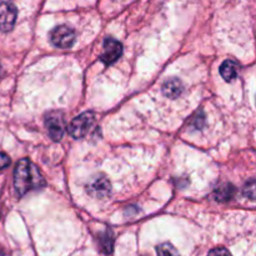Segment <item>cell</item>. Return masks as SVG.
<instances>
[{
  "instance_id": "obj_13",
  "label": "cell",
  "mask_w": 256,
  "mask_h": 256,
  "mask_svg": "<svg viewBox=\"0 0 256 256\" xmlns=\"http://www.w3.org/2000/svg\"><path fill=\"white\" fill-rule=\"evenodd\" d=\"M208 256H232V254L224 248H216V249H212Z\"/></svg>"
},
{
  "instance_id": "obj_11",
  "label": "cell",
  "mask_w": 256,
  "mask_h": 256,
  "mask_svg": "<svg viewBox=\"0 0 256 256\" xmlns=\"http://www.w3.org/2000/svg\"><path fill=\"white\" fill-rule=\"evenodd\" d=\"M158 256H179L178 250L170 242H164L156 246Z\"/></svg>"
},
{
  "instance_id": "obj_3",
  "label": "cell",
  "mask_w": 256,
  "mask_h": 256,
  "mask_svg": "<svg viewBox=\"0 0 256 256\" xmlns=\"http://www.w3.org/2000/svg\"><path fill=\"white\" fill-rule=\"evenodd\" d=\"M48 134L54 142H59L65 132V120L60 112H52L45 116Z\"/></svg>"
},
{
  "instance_id": "obj_5",
  "label": "cell",
  "mask_w": 256,
  "mask_h": 256,
  "mask_svg": "<svg viewBox=\"0 0 256 256\" xmlns=\"http://www.w3.org/2000/svg\"><path fill=\"white\" fill-rule=\"evenodd\" d=\"M16 8L8 2H0V30L10 32L16 22Z\"/></svg>"
},
{
  "instance_id": "obj_10",
  "label": "cell",
  "mask_w": 256,
  "mask_h": 256,
  "mask_svg": "<svg viewBox=\"0 0 256 256\" xmlns=\"http://www.w3.org/2000/svg\"><path fill=\"white\" fill-rule=\"evenodd\" d=\"M235 194V188L232 184H224L222 186L216 188L214 192V196L218 202H226L230 200Z\"/></svg>"
},
{
  "instance_id": "obj_8",
  "label": "cell",
  "mask_w": 256,
  "mask_h": 256,
  "mask_svg": "<svg viewBox=\"0 0 256 256\" xmlns=\"http://www.w3.org/2000/svg\"><path fill=\"white\" fill-rule=\"evenodd\" d=\"M182 92V84L179 79H176V78L169 79L168 82H165L164 85H162V94H164L165 96L170 98V99H175V98L180 96Z\"/></svg>"
},
{
  "instance_id": "obj_7",
  "label": "cell",
  "mask_w": 256,
  "mask_h": 256,
  "mask_svg": "<svg viewBox=\"0 0 256 256\" xmlns=\"http://www.w3.org/2000/svg\"><path fill=\"white\" fill-rule=\"evenodd\" d=\"M88 190H89L90 195L98 198V199H102V198H106L110 194L112 185H110L109 180L106 178L99 176L92 180V184L88 186Z\"/></svg>"
},
{
  "instance_id": "obj_4",
  "label": "cell",
  "mask_w": 256,
  "mask_h": 256,
  "mask_svg": "<svg viewBox=\"0 0 256 256\" xmlns=\"http://www.w3.org/2000/svg\"><path fill=\"white\" fill-rule=\"evenodd\" d=\"M50 42L54 46L60 48V49H66L70 48L75 42V32L74 30L70 29L66 25H60L55 28L50 34Z\"/></svg>"
},
{
  "instance_id": "obj_1",
  "label": "cell",
  "mask_w": 256,
  "mask_h": 256,
  "mask_svg": "<svg viewBox=\"0 0 256 256\" xmlns=\"http://www.w3.org/2000/svg\"><path fill=\"white\" fill-rule=\"evenodd\" d=\"M14 186L16 194L22 198L32 190L44 188L45 180L42 179L39 169L30 160L22 159L15 168Z\"/></svg>"
},
{
  "instance_id": "obj_14",
  "label": "cell",
  "mask_w": 256,
  "mask_h": 256,
  "mask_svg": "<svg viewBox=\"0 0 256 256\" xmlns=\"http://www.w3.org/2000/svg\"><path fill=\"white\" fill-rule=\"evenodd\" d=\"M10 165V158L4 152H0V170L5 169Z\"/></svg>"
},
{
  "instance_id": "obj_12",
  "label": "cell",
  "mask_w": 256,
  "mask_h": 256,
  "mask_svg": "<svg viewBox=\"0 0 256 256\" xmlns=\"http://www.w3.org/2000/svg\"><path fill=\"white\" fill-rule=\"evenodd\" d=\"M242 194H244V196H246L248 199L254 200V198H255V182H254V179H252L249 182H248L246 185H245V188L242 189Z\"/></svg>"
},
{
  "instance_id": "obj_6",
  "label": "cell",
  "mask_w": 256,
  "mask_h": 256,
  "mask_svg": "<svg viewBox=\"0 0 256 256\" xmlns=\"http://www.w3.org/2000/svg\"><path fill=\"white\" fill-rule=\"evenodd\" d=\"M122 54V45L118 40L112 38H108L104 42V50H102L100 59L102 62L110 65L116 62Z\"/></svg>"
},
{
  "instance_id": "obj_9",
  "label": "cell",
  "mask_w": 256,
  "mask_h": 256,
  "mask_svg": "<svg viewBox=\"0 0 256 256\" xmlns=\"http://www.w3.org/2000/svg\"><path fill=\"white\" fill-rule=\"evenodd\" d=\"M239 72V65L234 60H225L220 66V74L226 82H232L238 76Z\"/></svg>"
},
{
  "instance_id": "obj_2",
  "label": "cell",
  "mask_w": 256,
  "mask_h": 256,
  "mask_svg": "<svg viewBox=\"0 0 256 256\" xmlns=\"http://www.w3.org/2000/svg\"><path fill=\"white\" fill-rule=\"evenodd\" d=\"M94 122L95 116L92 112H82V114H80L79 116H76L72 122H70L68 132H69V134L72 135V138H75V139H82V138H84L85 135L88 134V132H89L90 128L92 126Z\"/></svg>"
}]
</instances>
